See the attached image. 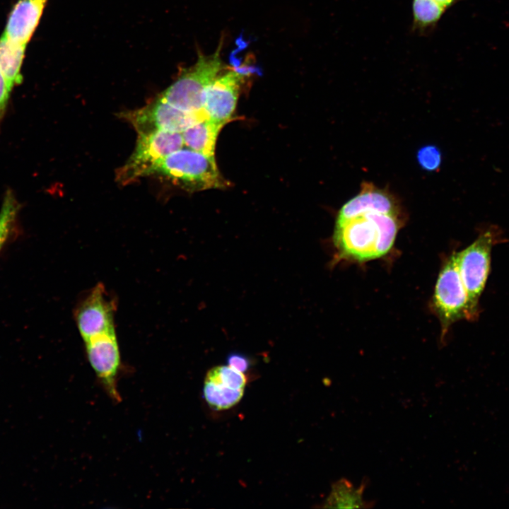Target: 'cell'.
<instances>
[{"mask_svg":"<svg viewBox=\"0 0 509 509\" xmlns=\"http://www.w3.org/2000/svg\"><path fill=\"white\" fill-rule=\"evenodd\" d=\"M399 226L398 215L369 212L336 221L333 240L343 257L370 260L390 250Z\"/></svg>","mask_w":509,"mask_h":509,"instance_id":"6da1fadb","label":"cell"},{"mask_svg":"<svg viewBox=\"0 0 509 509\" xmlns=\"http://www.w3.org/2000/svg\"><path fill=\"white\" fill-rule=\"evenodd\" d=\"M158 175L190 192L227 187L215 157L206 156L189 148H180L156 163L147 176Z\"/></svg>","mask_w":509,"mask_h":509,"instance_id":"7a4b0ae2","label":"cell"},{"mask_svg":"<svg viewBox=\"0 0 509 509\" xmlns=\"http://www.w3.org/2000/svg\"><path fill=\"white\" fill-rule=\"evenodd\" d=\"M221 47L219 45L212 54L199 55L197 62L182 72L158 98L185 112H202L204 90L222 70Z\"/></svg>","mask_w":509,"mask_h":509,"instance_id":"3957f363","label":"cell"},{"mask_svg":"<svg viewBox=\"0 0 509 509\" xmlns=\"http://www.w3.org/2000/svg\"><path fill=\"white\" fill-rule=\"evenodd\" d=\"M502 238L498 227L489 226L481 231L470 245L458 252L460 274L476 318L479 313V300L489 273L492 248Z\"/></svg>","mask_w":509,"mask_h":509,"instance_id":"277c9868","label":"cell"},{"mask_svg":"<svg viewBox=\"0 0 509 509\" xmlns=\"http://www.w3.org/2000/svg\"><path fill=\"white\" fill-rule=\"evenodd\" d=\"M433 303L442 324L443 334L458 320L476 319L460 274L458 252L450 256L439 274Z\"/></svg>","mask_w":509,"mask_h":509,"instance_id":"5b68a950","label":"cell"},{"mask_svg":"<svg viewBox=\"0 0 509 509\" xmlns=\"http://www.w3.org/2000/svg\"><path fill=\"white\" fill-rule=\"evenodd\" d=\"M184 146L181 132L156 131L139 134L134 152L118 170L117 179L126 185L147 176L150 169L159 160Z\"/></svg>","mask_w":509,"mask_h":509,"instance_id":"8992f818","label":"cell"},{"mask_svg":"<svg viewBox=\"0 0 509 509\" xmlns=\"http://www.w3.org/2000/svg\"><path fill=\"white\" fill-rule=\"evenodd\" d=\"M120 117L128 121L138 134H141L156 131L182 133L206 117L203 112L181 110L158 97L141 108L122 112Z\"/></svg>","mask_w":509,"mask_h":509,"instance_id":"52a82bcc","label":"cell"},{"mask_svg":"<svg viewBox=\"0 0 509 509\" xmlns=\"http://www.w3.org/2000/svg\"><path fill=\"white\" fill-rule=\"evenodd\" d=\"M250 66L231 68L219 74L206 88L202 112L208 119L226 124L232 119Z\"/></svg>","mask_w":509,"mask_h":509,"instance_id":"ba28073f","label":"cell"},{"mask_svg":"<svg viewBox=\"0 0 509 509\" xmlns=\"http://www.w3.org/2000/svg\"><path fill=\"white\" fill-rule=\"evenodd\" d=\"M115 300L101 283L93 287L74 310V320L83 341L98 335L115 333Z\"/></svg>","mask_w":509,"mask_h":509,"instance_id":"9c48e42d","label":"cell"},{"mask_svg":"<svg viewBox=\"0 0 509 509\" xmlns=\"http://www.w3.org/2000/svg\"><path fill=\"white\" fill-rule=\"evenodd\" d=\"M88 361L105 390L114 400L120 399L116 378L120 354L115 333L96 336L84 341Z\"/></svg>","mask_w":509,"mask_h":509,"instance_id":"30bf717a","label":"cell"},{"mask_svg":"<svg viewBox=\"0 0 509 509\" xmlns=\"http://www.w3.org/2000/svg\"><path fill=\"white\" fill-rule=\"evenodd\" d=\"M246 382L243 373L228 365L215 366L204 378V399L214 410L230 409L242 399Z\"/></svg>","mask_w":509,"mask_h":509,"instance_id":"8fae6325","label":"cell"},{"mask_svg":"<svg viewBox=\"0 0 509 509\" xmlns=\"http://www.w3.org/2000/svg\"><path fill=\"white\" fill-rule=\"evenodd\" d=\"M399 205L390 192L371 182H363L359 193L341 206L337 222L369 212L399 215Z\"/></svg>","mask_w":509,"mask_h":509,"instance_id":"7c38bea8","label":"cell"},{"mask_svg":"<svg viewBox=\"0 0 509 509\" xmlns=\"http://www.w3.org/2000/svg\"><path fill=\"white\" fill-rule=\"evenodd\" d=\"M47 1L18 0L8 15L4 34L27 45L39 24Z\"/></svg>","mask_w":509,"mask_h":509,"instance_id":"4fadbf2b","label":"cell"},{"mask_svg":"<svg viewBox=\"0 0 509 509\" xmlns=\"http://www.w3.org/2000/svg\"><path fill=\"white\" fill-rule=\"evenodd\" d=\"M224 125L205 117L182 132L184 145L206 156L215 157L216 139Z\"/></svg>","mask_w":509,"mask_h":509,"instance_id":"5bb4252c","label":"cell"},{"mask_svg":"<svg viewBox=\"0 0 509 509\" xmlns=\"http://www.w3.org/2000/svg\"><path fill=\"white\" fill-rule=\"evenodd\" d=\"M26 45L17 42L3 33L0 37V71L12 90L23 80L21 67Z\"/></svg>","mask_w":509,"mask_h":509,"instance_id":"9a60e30c","label":"cell"},{"mask_svg":"<svg viewBox=\"0 0 509 509\" xmlns=\"http://www.w3.org/2000/svg\"><path fill=\"white\" fill-rule=\"evenodd\" d=\"M367 481H363L358 488H354L351 481L341 479L332 486V491L325 502L324 508H364L372 507L363 500V494Z\"/></svg>","mask_w":509,"mask_h":509,"instance_id":"2e32d148","label":"cell"},{"mask_svg":"<svg viewBox=\"0 0 509 509\" xmlns=\"http://www.w3.org/2000/svg\"><path fill=\"white\" fill-rule=\"evenodd\" d=\"M446 10L435 0H413V31L419 34L430 33L435 28Z\"/></svg>","mask_w":509,"mask_h":509,"instance_id":"e0dca14e","label":"cell"},{"mask_svg":"<svg viewBox=\"0 0 509 509\" xmlns=\"http://www.w3.org/2000/svg\"><path fill=\"white\" fill-rule=\"evenodd\" d=\"M18 208L11 193H7L0 211V251L13 231Z\"/></svg>","mask_w":509,"mask_h":509,"instance_id":"ac0fdd59","label":"cell"},{"mask_svg":"<svg viewBox=\"0 0 509 509\" xmlns=\"http://www.w3.org/2000/svg\"><path fill=\"white\" fill-rule=\"evenodd\" d=\"M419 165L425 170L435 171L441 163V153L438 147L428 145L421 147L416 155Z\"/></svg>","mask_w":509,"mask_h":509,"instance_id":"d6986e66","label":"cell"},{"mask_svg":"<svg viewBox=\"0 0 509 509\" xmlns=\"http://www.w3.org/2000/svg\"><path fill=\"white\" fill-rule=\"evenodd\" d=\"M229 366L242 372H245L250 367L249 358L242 353L232 352L228 355L226 358Z\"/></svg>","mask_w":509,"mask_h":509,"instance_id":"ffe728a7","label":"cell"},{"mask_svg":"<svg viewBox=\"0 0 509 509\" xmlns=\"http://www.w3.org/2000/svg\"><path fill=\"white\" fill-rule=\"evenodd\" d=\"M11 91L6 78L0 71V122L4 115Z\"/></svg>","mask_w":509,"mask_h":509,"instance_id":"44dd1931","label":"cell"},{"mask_svg":"<svg viewBox=\"0 0 509 509\" xmlns=\"http://www.w3.org/2000/svg\"><path fill=\"white\" fill-rule=\"evenodd\" d=\"M445 8L447 9L450 7L454 6L460 0H435Z\"/></svg>","mask_w":509,"mask_h":509,"instance_id":"7402d4cb","label":"cell"}]
</instances>
